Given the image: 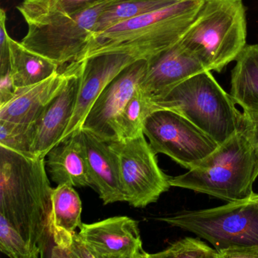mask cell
Listing matches in <instances>:
<instances>
[{"mask_svg": "<svg viewBox=\"0 0 258 258\" xmlns=\"http://www.w3.org/2000/svg\"><path fill=\"white\" fill-rule=\"evenodd\" d=\"M151 102L154 111L168 109L184 116L219 145L241 128L242 112L211 71L190 77Z\"/></svg>", "mask_w": 258, "mask_h": 258, "instance_id": "8992f818", "label": "cell"}, {"mask_svg": "<svg viewBox=\"0 0 258 258\" xmlns=\"http://www.w3.org/2000/svg\"><path fill=\"white\" fill-rule=\"evenodd\" d=\"M257 177V153L240 128L194 168L170 176L169 182L229 202L251 196Z\"/></svg>", "mask_w": 258, "mask_h": 258, "instance_id": "277c9868", "label": "cell"}, {"mask_svg": "<svg viewBox=\"0 0 258 258\" xmlns=\"http://www.w3.org/2000/svg\"><path fill=\"white\" fill-rule=\"evenodd\" d=\"M0 251L11 258H37L19 231L1 214Z\"/></svg>", "mask_w": 258, "mask_h": 258, "instance_id": "d4e9b609", "label": "cell"}, {"mask_svg": "<svg viewBox=\"0 0 258 258\" xmlns=\"http://www.w3.org/2000/svg\"><path fill=\"white\" fill-rule=\"evenodd\" d=\"M35 138V122L16 123L0 119V146L25 156L36 157Z\"/></svg>", "mask_w": 258, "mask_h": 258, "instance_id": "603a6c76", "label": "cell"}, {"mask_svg": "<svg viewBox=\"0 0 258 258\" xmlns=\"http://www.w3.org/2000/svg\"><path fill=\"white\" fill-rule=\"evenodd\" d=\"M89 171L104 205L125 202L117 158L108 142L81 128Z\"/></svg>", "mask_w": 258, "mask_h": 258, "instance_id": "9a60e30c", "label": "cell"}, {"mask_svg": "<svg viewBox=\"0 0 258 258\" xmlns=\"http://www.w3.org/2000/svg\"><path fill=\"white\" fill-rule=\"evenodd\" d=\"M196 234L219 250L257 246L258 194L217 208L183 211L158 219Z\"/></svg>", "mask_w": 258, "mask_h": 258, "instance_id": "52a82bcc", "label": "cell"}, {"mask_svg": "<svg viewBox=\"0 0 258 258\" xmlns=\"http://www.w3.org/2000/svg\"><path fill=\"white\" fill-rule=\"evenodd\" d=\"M79 235L94 258H149L143 247L139 222L125 216L82 223Z\"/></svg>", "mask_w": 258, "mask_h": 258, "instance_id": "30bf717a", "label": "cell"}, {"mask_svg": "<svg viewBox=\"0 0 258 258\" xmlns=\"http://www.w3.org/2000/svg\"><path fill=\"white\" fill-rule=\"evenodd\" d=\"M46 157V165L57 185L94 188L81 130L54 146Z\"/></svg>", "mask_w": 258, "mask_h": 258, "instance_id": "ac0fdd59", "label": "cell"}, {"mask_svg": "<svg viewBox=\"0 0 258 258\" xmlns=\"http://www.w3.org/2000/svg\"><path fill=\"white\" fill-rule=\"evenodd\" d=\"M146 66V61H135L111 81L93 104L81 128L106 141L115 139L114 122L137 91Z\"/></svg>", "mask_w": 258, "mask_h": 258, "instance_id": "8fae6325", "label": "cell"}, {"mask_svg": "<svg viewBox=\"0 0 258 258\" xmlns=\"http://www.w3.org/2000/svg\"><path fill=\"white\" fill-rule=\"evenodd\" d=\"M179 0H117L99 18L93 34L101 32L119 22L161 10Z\"/></svg>", "mask_w": 258, "mask_h": 258, "instance_id": "44dd1931", "label": "cell"}, {"mask_svg": "<svg viewBox=\"0 0 258 258\" xmlns=\"http://www.w3.org/2000/svg\"><path fill=\"white\" fill-rule=\"evenodd\" d=\"M46 158L28 157L0 146V214L19 231L37 257L52 241V192Z\"/></svg>", "mask_w": 258, "mask_h": 258, "instance_id": "6da1fadb", "label": "cell"}, {"mask_svg": "<svg viewBox=\"0 0 258 258\" xmlns=\"http://www.w3.org/2000/svg\"><path fill=\"white\" fill-rule=\"evenodd\" d=\"M202 3L203 0H179L92 34L77 61L111 53L125 54L136 61H150L182 39Z\"/></svg>", "mask_w": 258, "mask_h": 258, "instance_id": "7a4b0ae2", "label": "cell"}, {"mask_svg": "<svg viewBox=\"0 0 258 258\" xmlns=\"http://www.w3.org/2000/svg\"><path fill=\"white\" fill-rule=\"evenodd\" d=\"M117 0H101L69 15L49 7L46 0H24L17 7L28 25L22 43L28 50L63 66L77 61L104 12Z\"/></svg>", "mask_w": 258, "mask_h": 258, "instance_id": "3957f363", "label": "cell"}, {"mask_svg": "<svg viewBox=\"0 0 258 258\" xmlns=\"http://www.w3.org/2000/svg\"><path fill=\"white\" fill-rule=\"evenodd\" d=\"M16 88L12 79L10 72L1 75L0 80V105H4L14 96Z\"/></svg>", "mask_w": 258, "mask_h": 258, "instance_id": "f546056e", "label": "cell"}, {"mask_svg": "<svg viewBox=\"0 0 258 258\" xmlns=\"http://www.w3.org/2000/svg\"><path fill=\"white\" fill-rule=\"evenodd\" d=\"M10 75L16 88L41 82L58 72L60 66L28 50L10 39Z\"/></svg>", "mask_w": 258, "mask_h": 258, "instance_id": "ffe728a7", "label": "cell"}, {"mask_svg": "<svg viewBox=\"0 0 258 258\" xmlns=\"http://www.w3.org/2000/svg\"><path fill=\"white\" fill-rule=\"evenodd\" d=\"M143 133L155 153L164 154L191 170L220 145L179 113L157 109L143 123Z\"/></svg>", "mask_w": 258, "mask_h": 258, "instance_id": "9c48e42d", "label": "cell"}, {"mask_svg": "<svg viewBox=\"0 0 258 258\" xmlns=\"http://www.w3.org/2000/svg\"><path fill=\"white\" fill-rule=\"evenodd\" d=\"M219 258H258L257 246L231 247L219 250Z\"/></svg>", "mask_w": 258, "mask_h": 258, "instance_id": "f1b7e54d", "label": "cell"}, {"mask_svg": "<svg viewBox=\"0 0 258 258\" xmlns=\"http://www.w3.org/2000/svg\"><path fill=\"white\" fill-rule=\"evenodd\" d=\"M10 36L7 29V13L0 11V74L10 72Z\"/></svg>", "mask_w": 258, "mask_h": 258, "instance_id": "484cf974", "label": "cell"}, {"mask_svg": "<svg viewBox=\"0 0 258 258\" xmlns=\"http://www.w3.org/2000/svg\"><path fill=\"white\" fill-rule=\"evenodd\" d=\"M49 7L61 13L73 15L80 13L101 0H46Z\"/></svg>", "mask_w": 258, "mask_h": 258, "instance_id": "4316f807", "label": "cell"}, {"mask_svg": "<svg viewBox=\"0 0 258 258\" xmlns=\"http://www.w3.org/2000/svg\"><path fill=\"white\" fill-rule=\"evenodd\" d=\"M219 258L217 249L199 238L186 237L173 243L162 251L149 253V258Z\"/></svg>", "mask_w": 258, "mask_h": 258, "instance_id": "cb8c5ba5", "label": "cell"}, {"mask_svg": "<svg viewBox=\"0 0 258 258\" xmlns=\"http://www.w3.org/2000/svg\"><path fill=\"white\" fill-rule=\"evenodd\" d=\"M71 64L47 79L17 88L14 96L0 105V119L16 123H34L46 107L60 93L69 78Z\"/></svg>", "mask_w": 258, "mask_h": 258, "instance_id": "2e32d148", "label": "cell"}, {"mask_svg": "<svg viewBox=\"0 0 258 258\" xmlns=\"http://www.w3.org/2000/svg\"><path fill=\"white\" fill-rule=\"evenodd\" d=\"M83 61L84 70L75 111L61 141L81 129L101 93L111 81L137 61L125 54L111 53L96 55Z\"/></svg>", "mask_w": 258, "mask_h": 258, "instance_id": "7c38bea8", "label": "cell"}, {"mask_svg": "<svg viewBox=\"0 0 258 258\" xmlns=\"http://www.w3.org/2000/svg\"><path fill=\"white\" fill-rule=\"evenodd\" d=\"M150 99L146 97L139 88L126 104L114 124L115 139L126 140L135 138L143 133V123L148 116L153 112Z\"/></svg>", "mask_w": 258, "mask_h": 258, "instance_id": "7402d4cb", "label": "cell"}, {"mask_svg": "<svg viewBox=\"0 0 258 258\" xmlns=\"http://www.w3.org/2000/svg\"><path fill=\"white\" fill-rule=\"evenodd\" d=\"M73 187L61 184L52 189L50 230L54 245L50 257L70 258L75 230L82 225V202Z\"/></svg>", "mask_w": 258, "mask_h": 258, "instance_id": "e0dca14e", "label": "cell"}, {"mask_svg": "<svg viewBox=\"0 0 258 258\" xmlns=\"http://www.w3.org/2000/svg\"><path fill=\"white\" fill-rule=\"evenodd\" d=\"M107 142L117 158L125 202L131 206L146 208L168 191L170 176L160 168L157 154L144 134Z\"/></svg>", "mask_w": 258, "mask_h": 258, "instance_id": "ba28073f", "label": "cell"}, {"mask_svg": "<svg viewBox=\"0 0 258 258\" xmlns=\"http://www.w3.org/2000/svg\"><path fill=\"white\" fill-rule=\"evenodd\" d=\"M146 62L138 88L151 100L164 96L190 77L208 71L180 40Z\"/></svg>", "mask_w": 258, "mask_h": 258, "instance_id": "5bb4252c", "label": "cell"}, {"mask_svg": "<svg viewBox=\"0 0 258 258\" xmlns=\"http://www.w3.org/2000/svg\"><path fill=\"white\" fill-rule=\"evenodd\" d=\"M70 64V75L62 90L35 121L36 157L46 158L48 152L61 143L75 111L84 64L75 61Z\"/></svg>", "mask_w": 258, "mask_h": 258, "instance_id": "4fadbf2b", "label": "cell"}, {"mask_svg": "<svg viewBox=\"0 0 258 258\" xmlns=\"http://www.w3.org/2000/svg\"><path fill=\"white\" fill-rule=\"evenodd\" d=\"M242 0H203L181 43L211 72H221L246 46Z\"/></svg>", "mask_w": 258, "mask_h": 258, "instance_id": "5b68a950", "label": "cell"}, {"mask_svg": "<svg viewBox=\"0 0 258 258\" xmlns=\"http://www.w3.org/2000/svg\"><path fill=\"white\" fill-rule=\"evenodd\" d=\"M235 61L231 96L243 111H258V44L246 45Z\"/></svg>", "mask_w": 258, "mask_h": 258, "instance_id": "d6986e66", "label": "cell"}, {"mask_svg": "<svg viewBox=\"0 0 258 258\" xmlns=\"http://www.w3.org/2000/svg\"><path fill=\"white\" fill-rule=\"evenodd\" d=\"M241 129L258 155V111H242Z\"/></svg>", "mask_w": 258, "mask_h": 258, "instance_id": "83f0119b", "label": "cell"}]
</instances>
